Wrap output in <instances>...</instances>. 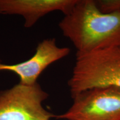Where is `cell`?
I'll use <instances>...</instances> for the list:
<instances>
[{
    "instance_id": "1",
    "label": "cell",
    "mask_w": 120,
    "mask_h": 120,
    "mask_svg": "<svg viewBox=\"0 0 120 120\" xmlns=\"http://www.w3.org/2000/svg\"><path fill=\"white\" fill-rule=\"evenodd\" d=\"M58 26L76 53L120 47V13L102 12L94 0H78Z\"/></svg>"
},
{
    "instance_id": "2",
    "label": "cell",
    "mask_w": 120,
    "mask_h": 120,
    "mask_svg": "<svg viewBox=\"0 0 120 120\" xmlns=\"http://www.w3.org/2000/svg\"><path fill=\"white\" fill-rule=\"evenodd\" d=\"M68 85L72 98L91 88H120V48L76 53V62Z\"/></svg>"
},
{
    "instance_id": "3",
    "label": "cell",
    "mask_w": 120,
    "mask_h": 120,
    "mask_svg": "<svg viewBox=\"0 0 120 120\" xmlns=\"http://www.w3.org/2000/svg\"><path fill=\"white\" fill-rule=\"evenodd\" d=\"M73 102L65 113L55 115L67 120H120V88L96 87L72 97Z\"/></svg>"
},
{
    "instance_id": "4",
    "label": "cell",
    "mask_w": 120,
    "mask_h": 120,
    "mask_svg": "<svg viewBox=\"0 0 120 120\" xmlns=\"http://www.w3.org/2000/svg\"><path fill=\"white\" fill-rule=\"evenodd\" d=\"M49 94L37 83H19L0 92V120H49L55 115L46 110L43 102Z\"/></svg>"
},
{
    "instance_id": "5",
    "label": "cell",
    "mask_w": 120,
    "mask_h": 120,
    "mask_svg": "<svg viewBox=\"0 0 120 120\" xmlns=\"http://www.w3.org/2000/svg\"><path fill=\"white\" fill-rule=\"evenodd\" d=\"M70 52L68 47L57 46L55 38L45 39L38 43L36 53L29 60L11 64H2L0 60V71L12 72L19 77L20 83L33 85L37 83L40 75L49 66L67 56Z\"/></svg>"
},
{
    "instance_id": "6",
    "label": "cell",
    "mask_w": 120,
    "mask_h": 120,
    "mask_svg": "<svg viewBox=\"0 0 120 120\" xmlns=\"http://www.w3.org/2000/svg\"><path fill=\"white\" fill-rule=\"evenodd\" d=\"M78 0H0V13L19 15L25 19L24 26L30 28L47 13L60 11L68 14Z\"/></svg>"
},
{
    "instance_id": "7",
    "label": "cell",
    "mask_w": 120,
    "mask_h": 120,
    "mask_svg": "<svg viewBox=\"0 0 120 120\" xmlns=\"http://www.w3.org/2000/svg\"><path fill=\"white\" fill-rule=\"evenodd\" d=\"M97 8L105 13H120V0H94Z\"/></svg>"
},
{
    "instance_id": "8",
    "label": "cell",
    "mask_w": 120,
    "mask_h": 120,
    "mask_svg": "<svg viewBox=\"0 0 120 120\" xmlns=\"http://www.w3.org/2000/svg\"></svg>"
}]
</instances>
